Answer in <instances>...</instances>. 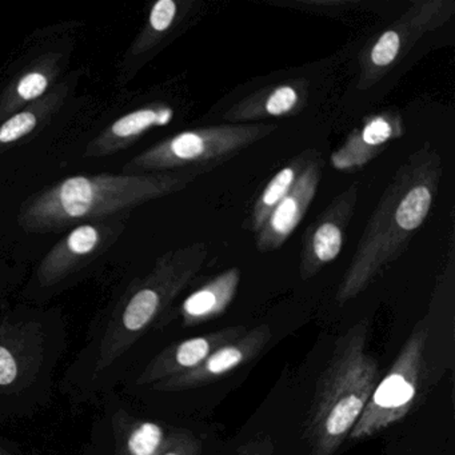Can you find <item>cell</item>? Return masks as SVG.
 <instances>
[{
	"label": "cell",
	"instance_id": "8992f818",
	"mask_svg": "<svg viewBox=\"0 0 455 455\" xmlns=\"http://www.w3.org/2000/svg\"><path fill=\"white\" fill-rule=\"evenodd\" d=\"M427 330L419 327L406 340L387 374L375 386L347 438H370L403 419L414 406L425 370Z\"/></svg>",
	"mask_w": 455,
	"mask_h": 455
},
{
	"label": "cell",
	"instance_id": "2e32d148",
	"mask_svg": "<svg viewBox=\"0 0 455 455\" xmlns=\"http://www.w3.org/2000/svg\"><path fill=\"white\" fill-rule=\"evenodd\" d=\"M239 282V268H228L188 295L180 307L183 326H196L222 315L233 302Z\"/></svg>",
	"mask_w": 455,
	"mask_h": 455
},
{
	"label": "cell",
	"instance_id": "277c9868",
	"mask_svg": "<svg viewBox=\"0 0 455 455\" xmlns=\"http://www.w3.org/2000/svg\"><path fill=\"white\" fill-rule=\"evenodd\" d=\"M207 254L206 244L196 243L159 258L153 271L132 287L124 305L114 314L100 340L97 370L113 366L166 313L175 298L199 273Z\"/></svg>",
	"mask_w": 455,
	"mask_h": 455
},
{
	"label": "cell",
	"instance_id": "d6986e66",
	"mask_svg": "<svg viewBox=\"0 0 455 455\" xmlns=\"http://www.w3.org/2000/svg\"><path fill=\"white\" fill-rule=\"evenodd\" d=\"M314 151H307L292 159L286 167L281 170L278 174L274 175L273 180L266 186L252 207L251 214L246 220L244 228L257 235L260 228L265 226L266 220L270 217L276 206L281 204L282 199L289 194L294 183L299 178L300 172L305 169L307 162L313 156Z\"/></svg>",
	"mask_w": 455,
	"mask_h": 455
},
{
	"label": "cell",
	"instance_id": "5b68a950",
	"mask_svg": "<svg viewBox=\"0 0 455 455\" xmlns=\"http://www.w3.org/2000/svg\"><path fill=\"white\" fill-rule=\"evenodd\" d=\"M275 130V124H234L180 132L135 156L124 166V172H186L198 177L235 158Z\"/></svg>",
	"mask_w": 455,
	"mask_h": 455
},
{
	"label": "cell",
	"instance_id": "3957f363",
	"mask_svg": "<svg viewBox=\"0 0 455 455\" xmlns=\"http://www.w3.org/2000/svg\"><path fill=\"white\" fill-rule=\"evenodd\" d=\"M369 329V319H363L343 334L319 377L306 419L311 455L338 451L379 382L378 362L366 353Z\"/></svg>",
	"mask_w": 455,
	"mask_h": 455
},
{
	"label": "cell",
	"instance_id": "ba28073f",
	"mask_svg": "<svg viewBox=\"0 0 455 455\" xmlns=\"http://www.w3.org/2000/svg\"><path fill=\"white\" fill-rule=\"evenodd\" d=\"M358 196V186L346 188L303 234L299 265L303 281L313 278L340 254Z\"/></svg>",
	"mask_w": 455,
	"mask_h": 455
},
{
	"label": "cell",
	"instance_id": "7a4b0ae2",
	"mask_svg": "<svg viewBox=\"0 0 455 455\" xmlns=\"http://www.w3.org/2000/svg\"><path fill=\"white\" fill-rule=\"evenodd\" d=\"M196 178L186 172L68 178L26 202L20 223L28 233L47 234L81 220H102L182 191Z\"/></svg>",
	"mask_w": 455,
	"mask_h": 455
},
{
	"label": "cell",
	"instance_id": "ac0fdd59",
	"mask_svg": "<svg viewBox=\"0 0 455 455\" xmlns=\"http://www.w3.org/2000/svg\"><path fill=\"white\" fill-rule=\"evenodd\" d=\"M116 455H159L166 431L153 420L137 419L119 410L113 418Z\"/></svg>",
	"mask_w": 455,
	"mask_h": 455
},
{
	"label": "cell",
	"instance_id": "9c48e42d",
	"mask_svg": "<svg viewBox=\"0 0 455 455\" xmlns=\"http://www.w3.org/2000/svg\"><path fill=\"white\" fill-rule=\"evenodd\" d=\"M271 338L273 332L268 324H259L252 330H247L242 337L212 351L196 369L156 383L153 385L154 390L177 393L217 382L228 372L258 358Z\"/></svg>",
	"mask_w": 455,
	"mask_h": 455
},
{
	"label": "cell",
	"instance_id": "8fae6325",
	"mask_svg": "<svg viewBox=\"0 0 455 455\" xmlns=\"http://www.w3.org/2000/svg\"><path fill=\"white\" fill-rule=\"evenodd\" d=\"M322 170L323 161L318 153H314L291 190L274 209L265 226L257 234L255 244L258 251L270 252L281 249L294 233L316 196Z\"/></svg>",
	"mask_w": 455,
	"mask_h": 455
},
{
	"label": "cell",
	"instance_id": "52a82bcc",
	"mask_svg": "<svg viewBox=\"0 0 455 455\" xmlns=\"http://www.w3.org/2000/svg\"><path fill=\"white\" fill-rule=\"evenodd\" d=\"M442 0L418 4L402 15L390 28L362 54L359 63V89L374 86L402 55L407 54L418 39L443 25L452 14Z\"/></svg>",
	"mask_w": 455,
	"mask_h": 455
},
{
	"label": "cell",
	"instance_id": "e0dca14e",
	"mask_svg": "<svg viewBox=\"0 0 455 455\" xmlns=\"http://www.w3.org/2000/svg\"><path fill=\"white\" fill-rule=\"evenodd\" d=\"M306 103V86L302 82H287L259 90L226 114L231 121H249L273 116H291Z\"/></svg>",
	"mask_w": 455,
	"mask_h": 455
},
{
	"label": "cell",
	"instance_id": "7402d4cb",
	"mask_svg": "<svg viewBox=\"0 0 455 455\" xmlns=\"http://www.w3.org/2000/svg\"><path fill=\"white\" fill-rule=\"evenodd\" d=\"M44 114V108L39 106V108H28L10 116L0 124V146L10 145L28 137L38 127Z\"/></svg>",
	"mask_w": 455,
	"mask_h": 455
},
{
	"label": "cell",
	"instance_id": "44dd1931",
	"mask_svg": "<svg viewBox=\"0 0 455 455\" xmlns=\"http://www.w3.org/2000/svg\"><path fill=\"white\" fill-rule=\"evenodd\" d=\"M180 15V4L174 0H159L151 9L148 17V26L145 34L140 36V41L135 44L138 52H146L150 49L151 44L162 39L172 30L174 23L177 22Z\"/></svg>",
	"mask_w": 455,
	"mask_h": 455
},
{
	"label": "cell",
	"instance_id": "30bf717a",
	"mask_svg": "<svg viewBox=\"0 0 455 455\" xmlns=\"http://www.w3.org/2000/svg\"><path fill=\"white\" fill-rule=\"evenodd\" d=\"M124 228V220L84 223L74 228L42 260L38 279L42 286H52L70 275L76 268L97 257Z\"/></svg>",
	"mask_w": 455,
	"mask_h": 455
},
{
	"label": "cell",
	"instance_id": "4fadbf2b",
	"mask_svg": "<svg viewBox=\"0 0 455 455\" xmlns=\"http://www.w3.org/2000/svg\"><path fill=\"white\" fill-rule=\"evenodd\" d=\"M403 134V121L398 114L382 113L370 116L332 153V167L342 172H358L379 156L388 142Z\"/></svg>",
	"mask_w": 455,
	"mask_h": 455
},
{
	"label": "cell",
	"instance_id": "cb8c5ba5",
	"mask_svg": "<svg viewBox=\"0 0 455 455\" xmlns=\"http://www.w3.org/2000/svg\"><path fill=\"white\" fill-rule=\"evenodd\" d=\"M235 455H275V444L270 436H259L239 447Z\"/></svg>",
	"mask_w": 455,
	"mask_h": 455
},
{
	"label": "cell",
	"instance_id": "5bb4252c",
	"mask_svg": "<svg viewBox=\"0 0 455 455\" xmlns=\"http://www.w3.org/2000/svg\"><path fill=\"white\" fill-rule=\"evenodd\" d=\"M41 343L34 326L0 327V390L23 385L31 377L42 359Z\"/></svg>",
	"mask_w": 455,
	"mask_h": 455
},
{
	"label": "cell",
	"instance_id": "603a6c76",
	"mask_svg": "<svg viewBox=\"0 0 455 455\" xmlns=\"http://www.w3.org/2000/svg\"><path fill=\"white\" fill-rule=\"evenodd\" d=\"M202 442L191 431L174 430L166 434L159 455H201Z\"/></svg>",
	"mask_w": 455,
	"mask_h": 455
},
{
	"label": "cell",
	"instance_id": "d4e9b609",
	"mask_svg": "<svg viewBox=\"0 0 455 455\" xmlns=\"http://www.w3.org/2000/svg\"><path fill=\"white\" fill-rule=\"evenodd\" d=\"M0 455H14V454H12V452L7 451V450L4 449V447L0 446Z\"/></svg>",
	"mask_w": 455,
	"mask_h": 455
},
{
	"label": "cell",
	"instance_id": "9a60e30c",
	"mask_svg": "<svg viewBox=\"0 0 455 455\" xmlns=\"http://www.w3.org/2000/svg\"><path fill=\"white\" fill-rule=\"evenodd\" d=\"M174 118V110L169 106H150L140 108L116 119L92 145L87 156H100L126 148L154 127L166 126Z\"/></svg>",
	"mask_w": 455,
	"mask_h": 455
},
{
	"label": "cell",
	"instance_id": "6da1fadb",
	"mask_svg": "<svg viewBox=\"0 0 455 455\" xmlns=\"http://www.w3.org/2000/svg\"><path fill=\"white\" fill-rule=\"evenodd\" d=\"M442 172L441 156L428 145L418 148L398 167L340 282L337 294L340 305L363 292L402 257L430 214Z\"/></svg>",
	"mask_w": 455,
	"mask_h": 455
},
{
	"label": "cell",
	"instance_id": "ffe728a7",
	"mask_svg": "<svg viewBox=\"0 0 455 455\" xmlns=\"http://www.w3.org/2000/svg\"><path fill=\"white\" fill-rule=\"evenodd\" d=\"M50 81H52V76L44 71V68L28 71L25 76H20L12 92L4 94L0 103V116L4 118L7 114L18 110L25 103L39 100L49 89Z\"/></svg>",
	"mask_w": 455,
	"mask_h": 455
},
{
	"label": "cell",
	"instance_id": "7c38bea8",
	"mask_svg": "<svg viewBox=\"0 0 455 455\" xmlns=\"http://www.w3.org/2000/svg\"><path fill=\"white\" fill-rule=\"evenodd\" d=\"M246 331L244 326H230L169 346L145 367L138 378V383L156 385L175 375L190 371L199 366L212 351L242 337Z\"/></svg>",
	"mask_w": 455,
	"mask_h": 455
}]
</instances>
